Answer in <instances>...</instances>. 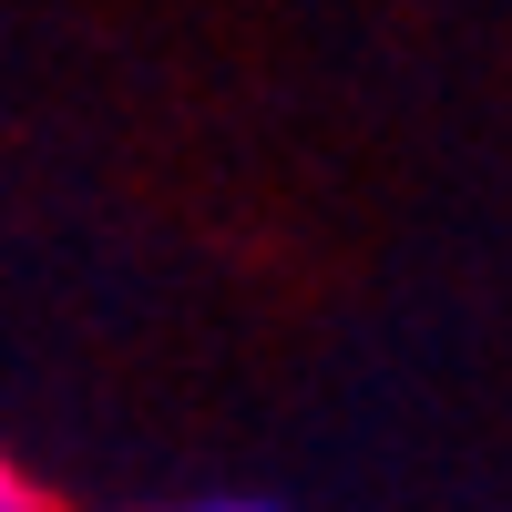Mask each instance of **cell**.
I'll return each mask as SVG.
<instances>
[{
  "label": "cell",
  "mask_w": 512,
  "mask_h": 512,
  "mask_svg": "<svg viewBox=\"0 0 512 512\" xmlns=\"http://www.w3.org/2000/svg\"><path fill=\"white\" fill-rule=\"evenodd\" d=\"M0 512H41V492H31V472H21L11 451H0Z\"/></svg>",
  "instance_id": "6da1fadb"
},
{
  "label": "cell",
  "mask_w": 512,
  "mask_h": 512,
  "mask_svg": "<svg viewBox=\"0 0 512 512\" xmlns=\"http://www.w3.org/2000/svg\"><path fill=\"white\" fill-rule=\"evenodd\" d=\"M185 512H277V502H185Z\"/></svg>",
  "instance_id": "7a4b0ae2"
}]
</instances>
